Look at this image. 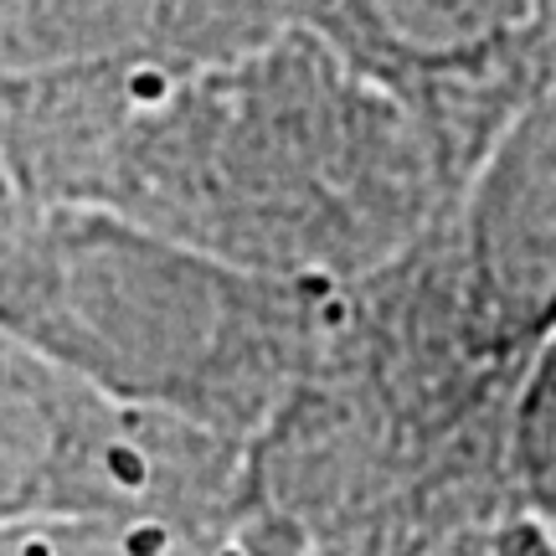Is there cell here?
Wrapping results in <instances>:
<instances>
[{"instance_id":"6da1fadb","label":"cell","mask_w":556,"mask_h":556,"mask_svg":"<svg viewBox=\"0 0 556 556\" xmlns=\"http://www.w3.org/2000/svg\"><path fill=\"white\" fill-rule=\"evenodd\" d=\"M366 67L407 78L428 103L484 99L556 58V0H330Z\"/></svg>"},{"instance_id":"7a4b0ae2","label":"cell","mask_w":556,"mask_h":556,"mask_svg":"<svg viewBox=\"0 0 556 556\" xmlns=\"http://www.w3.org/2000/svg\"><path fill=\"white\" fill-rule=\"evenodd\" d=\"M505 556H552V552H546V546H541L536 536H520V541H516V546H510V552H505Z\"/></svg>"}]
</instances>
